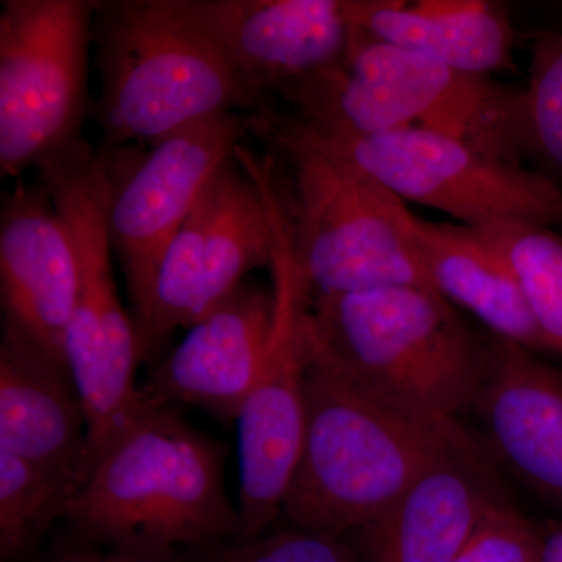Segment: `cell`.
<instances>
[{"label":"cell","instance_id":"6da1fadb","mask_svg":"<svg viewBox=\"0 0 562 562\" xmlns=\"http://www.w3.org/2000/svg\"><path fill=\"white\" fill-rule=\"evenodd\" d=\"M225 460V443L149 402L94 458L65 520L80 543L121 553H187L241 538Z\"/></svg>","mask_w":562,"mask_h":562},{"label":"cell","instance_id":"7a4b0ae2","mask_svg":"<svg viewBox=\"0 0 562 562\" xmlns=\"http://www.w3.org/2000/svg\"><path fill=\"white\" fill-rule=\"evenodd\" d=\"M305 431L280 519L346 536L397 501L431 462L471 441L457 420L384 401L317 358L310 347Z\"/></svg>","mask_w":562,"mask_h":562},{"label":"cell","instance_id":"3957f363","mask_svg":"<svg viewBox=\"0 0 562 562\" xmlns=\"http://www.w3.org/2000/svg\"><path fill=\"white\" fill-rule=\"evenodd\" d=\"M99 149L151 146L262 102L239 79L192 0H102L92 21Z\"/></svg>","mask_w":562,"mask_h":562},{"label":"cell","instance_id":"277c9868","mask_svg":"<svg viewBox=\"0 0 562 562\" xmlns=\"http://www.w3.org/2000/svg\"><path fill=\"white\" fill-rule=\"evenodd\" d=\"M250 122L284 158L283 179L276 162L273 169L295 260L313 297L387 286L436 292L414 254L413 211L402 199L271 101Z\"/></svg>","mask_w":562,"mask_h":562},{"label":"cell","instance_id":"5b68a950","mask_svg":"<svg viewBox=\"0 0 562 562\" xmlns=\"http://www.w3.org/2000/svg\"><path fill=\"white\" fill-rule=\"evenodd\" d=\"M295 116L369 136L419 125L506 161L528 154L522 91L391 46L350 24L339 65L288 85Z\"/></svg>","mask_w":562,"mask_h":562},{"label":"cell","instance_id":"8992f818","mask_svg":"<svg viewBox=\"0 0 562 562\" xmlns=\"http://www.w3.org/2000/svg\"><path fill=\"white\" fill-rule=\"evenodd\" d=\"M308 338L313 353L351 382L435 419L475 406L486 373L487 346L424 288L313 297Z\"/></svg>","mask_w":562,"mask_h":562},{"label":"cell","instance_id":"52a82bcc","mask_svg":"<svg viewBox=\"0 0 562 562\" xmlns=\"http://www.w3.org/2000/svg\"><path fill=\"white\" fill-rule=\"evenodd\" d=\"M40 179L68 228L79 265L65 361L87 412L92 465L149 405L136 383L143 361L138 331L114 277L110 184L102 155L92 146L77 147L43 166Z\"/></svg>","mask_w":562,"mask_h":562},{"label":"cell","instance_id":"ba28073f","mask_svg":"<svg viewBox=\"0 0 562 562\" xmlns=\"http://www.w3.org/2000/svg\"><path fill=\"white\" fill-rule=\"evenodd\" d=\"M92 0H3L0 173L18 179L85 140Z\"/></svg>","mask_w":562,"mask_h":562},{"label":"cell","instance_id":"9c48e42d","mask_svg":"<svg viewBox=\"0 0 562 562\" xmlns=\"http://www.w3.org/2000/svg\"><path fill=\"white\" fill-rule=\"evenodd\" d=\"M260 180L272 221V290L276 328L268 358L244 403L238 425L241 538L271 530L301 457L310 362L308 314L312 290L292 249L286 211L269 172Z\"/></svg>","mask_w":562,"mask_h":562},{"label":"cell","instance_id":"30bf717a","mask_svg":"<svg viewBox=\"0 0 562 562\" xmlns=\"http://www.w3.org/2000/svg\"><path fill=\"white\" fill-rule=\"evenodd\" d=\"M301 121L322 143L403 202L442 211L465 227L519 221L549 227L562 224V191L557 181L519 162L419 125L358 136Z\"/></svg>","mask_w":562,"mask_h":562},{"label":"cell","instance_id":"8fae6325","mask_svg":"<svg viewBox=\"0 0 562 562\" xmlns=\"http://www.w3.org/2000/svg\"><path fill=\"white\" fill-rule=\"evenodd\" d=\"M272 221L257 173L236 155L217 169L162 255L149 302L136 322L140 360L173 333L191 328L246 281L269 266Z\"/></svg>","mask_w":562,"mask_h":562},{"label":"cell","instance_id":"7c38bea8","mask_svg":"<svg viewBox=\"0 0 562 562\" xmlns=\"http://www.w3.org/2000/svg\"><path fill=\"white\" fill-rule=\"evenodd\" d=\"M250 117L224 114L143 149L103 150L110 184L109 227L127 286L133 321L146 310L162 255L209 181L235 155Z\"/></svg>","mask_w":562,"mask_h":562},{"label":"cell","instance_id":"4fadbf2b","mask_svg":"<svg viewBox=\"0 0 562 562\" xmlns=\"http://www.w3.org/2000/svg\"><path fill=\"white\" fill-rule=\"evenodd\" d=\"M276 310L272 284L244 281L155 366L140 386L147 401L236 422L271 349Z\"/></svg>","mask_w":562,"mask_h":562},{"label":"cell","instance_id":"5bb4252c","mask_svg":"<svg viewBox=\"0 0 562 562\" xmlns=\"http://www.w3.org/2000/svg\"><path fill=\"white\" fill-rule=\"evenodd\" d=\"M0 290L3 327L66 366V333L79 292V265L68 228L40 179L20 180L3 195Z\"/></svg>","mask_w":562,"mask_h":562},{"label":"cell","instance_id":"9a60e30c","mask_svg":"<svg viewBox=\"0 0 562 562\" xmlns=\"http://www.w3.org/2000/svg\"><path fill=\"white\" fill-rule=\"evenodd\" d=\"M192 7L262 102L339 65L349 43L344 0H192Z\"/></svg>","mask_w":562,"mask_h":562},{"label":"cell","instance_id":"2e32d148","mask_svg":"<svg viewBox=\"0 0 562 562\" xmlns=\"http://www.w3.org/2000/svg\"><path fill=\"white\" fill-rule=\"evenodd\" d=\"M502 495L471 441L453 447L371 524L351 532L366 562H452Z\"/></svg>","mask_w":562,"mask_h":562},{"label":"cell","instance_id":"e0dca14e","mask_svg":"<svg viewBox=\"0 0 562 562\" xmlns=\"http://www.w3.org/2000/svg\"><path fill=\"white\" fill-rule=\"evenodd\" d=\"M473 408L514 475L562 508V368L495 338Z\"/></svg>","mask_w":562,"mask_h":562},{"label":"cell","instance_id":"ac0fdd59","mask_svg":"<svg viewBox=\"0 0 562 562\" xmlns=\"http://www.w3.org/2000/svg\"><path fill=\"white\" fill-rule=\"evenodd\" d=\"M0 452L81 484L91 469L87 412L68 368L9 327L0 342Z\"/></svg>","mask_w":562,"mask_h":562},{"label":"cell","instance_id":"d6986e66","mask_svg":"<svg viewBox=\"0 0 562 562\" xmlns=\"http://www.w3.org/2000/svg\"><path fill=\"white\" fill-rule=\"evenodd\" d=\"M347 20L373 38L461 72L491 77L512 61L514 29L487 0H344Z\"/></svg>","mask_w":562,"mask_h":562},{"label":"cell","instance_id":"ffe728a7","mask_svg":"<svg viewBox=\"0 0 562 562\" xmlns=\"http://www.w3.org/2000/svg\"><path fill=\"white\" fill-rule=\"evenodd\" d=\"M408 236L432 290L442 299L479 317L495 338L543 350L512 269L475 228L435 224L413 213Z\"/></svg>","mask_w":562,"mask_h":562},{"label":"cell","instance_id":"44dd1931","mask_svg":"<svg viewBox=\"0 0 562 562\" xmlns=\"http://www.w3.org/2000/svg\"><path fill=\"white\" fill-rule=\"evenodd\" d=\"M81 482L0 452V560L21 562L65 520Z\"/></svg>","mask_w":562,"mask_h":562},{"label":"cell","instance_id":"7402d4cb","mask_svg":"<svg viewBox=\"0 0 562 562\" xmlns=\"http://www.w3.org/2000/svg\"><path fill=\"white\" fill-rule=\"evenodd\" d=\"M502 255L527 303L543 350L562 353V238L549 225L502 222L475 228Z\"/></svg>","mask_w":562,"mask_h":562},{"label":"cell","instance_id":"603a6c76","mask_svg":"<svg viewBox=\"0 0 562 562\" xmlns=\"http://www.w3.org/2000/svg\"><path fill=\"white\" fill-rule=\"evenodd\" d=\"M522 94L528 154L562 177V32L536 36Z\"/></svg>","mask_w":562,"mask_h":562},{"label":"cell","instance_id":"cb8c5ba5","mask_svg":"<svg viewBox=\"0 0 562 562\" xmlns=\"http://www.w3.org/2000/svg\"><path fill=\"white\" fill-rule=\"evenodd\" d=\"M190 562H358L344 536L286 528L183 553Z\"/></svg>","mask_w":562,"mask_h":562},{"label":"cell","instance_id":"d4e9b609","mask_svg":"<svg viewBox=\"0 0 562 562\" xmlns=\"http://www.w3.org/2000/svg\"><path fill=\"white\" fill-rule=\"evenodd\" d=\"M452 562H542V531L501 498Z\"/></svg>","mask_w":562,"mask_h":562},{"label":"cell","instance_id":"484cf974","mask_svg":"<svg viewBox=\"0 0 562 562\" xmlns=\"http://www.w3.org/2000/svg\"><path fill=\"white\" fill-rule=\"evenodd\" d=\"M49 562H190L183 553L176 554H138L111 552L99 547L77 543Z\"/></svg>","mask_w":562,"mask_h":562},{"label":"cell","instance_id":"4316f807","mask_svg":"<svg viewBox=\"0 0 562 562\" xmlns=\"http://www.w3.org/2000/svg\"><path fill=\"white\" fill-rule=\"evenodd\" d=\"M542 562H562V519L542 531Z\"/></svg>","mask_w":562,"mask_h":562}]
</instances>
